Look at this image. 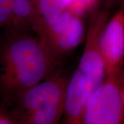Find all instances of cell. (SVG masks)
<instances>
[{"mask_svg": "<svg viewBox=\"0 0 124 124\" xmlns=\"http://www.w3.org/2000/svg\"><path fill=\"white\" fill-rule=\"evenodd\" d=\"M84 124H124V62L106 75L89 99Z\"/></svg>", "mask_w": 124, "mask_h": 124, "instance_id": "3957f363", "label": "cell"}, {"mask_svg": "<svg viewBox=\"0 0 124 124\" xmlns=\"http://www.w3.org/2000/svg\"><path fill=\"white\" fill-rule=\"evenodd\" d=\"M85 33L84 18L66 8L57 21L39 37L57 65L61 59L73 52L83 42Z\"/></svg>", "mask_w": 124, "mask_h": 124, "instance_id": "277c9868", "label": "cell"}, {"mask_svg": "<svg viewBox=\"0 0 124 124\" xmlns=\"http://www.w3.org/2000/svg\"><path fill=\"white\" fill-rule=\"evenodd\" d=\"M13 0H0V29L8 22Z\"/></svg>", "mask_w": 124, "mask_h": 124, "instance_id": "7c38bea8", "label": "cell"}, {"mask_svg": "<svg viewBox=\"0 0 124 124\" xmlns=\"http://www.w3.org/2000/svg\"><path fill=\"white\" fill-rule=\"evenodd\" d=\"M95 90L90 80L77 67L67 85L63 114L66 124H83L88 102Z\"/></svg>", "mask_w": 124, "mask_h": 124, "instance_id": "52a82bcc", "label": "cell"}, {"mask_svg": "<svg viewBox=\"0 0 124 124\" xmlns=\"http://www.w3.org/2000/svg\"><path fill=\"white\" fill-rule=\"evenodd\" d=\"M55 66L39 36L5 31L0 38V106L13 107L21 94L52 75Z\"/></svg>", "mask_w": 124, "mask_h": 124, "instance_id": "6da1fadb", "label": "cell"}, {"mask_svg": "<svg viewBox=\"0 0 124 124\" xmlns=\"http://www.w3.org/2000/svg\"><path fill=\"white\" fill-rule=\"evenodd\" d=\"M35 16L31 30L42 37L57 21L66 6L62 0H33Z\"/></svg>", "mask_w": 124, "mask_h": 124, "instance_id": "ba28073f", "label": "cell"}, {"mask_svg": "<svg viewBox=\"0 0 124 124\" xmlns=\"http://www.w3.org/2000/svg\"><path fill=\"white\" fill-rule=\"evenodd\" d=\"M0 124H20V116L14 108L0 106Z\"/></svg>", "mask_w": 124, "mask_h": 124, "instance_id": "8fae6325", "label": "cell"}, {"mask_svg": "<svg viewBox=\"0 0 124 124\" xmlns=\"http://www.w3.org/2000/svg\"><path fill=\"white\" fill-rule=\"evenodd\" d=\"M35 16L33 0H13L5 31L26 32L32 28Z\"/></svg>", "mask_w": 124, "mask_h": 124, "instance_id": "9c48e42d", "label": "cell"}, {"mask_svg": "<svg viewBox=\"0 0 124 124\" xmlns=\"http://www.w3.org/2000/svg\"><path fill=\"white\" fill-rule=\"evenodd\" d=\"M122 7H124V0H121V6Z\"/></svg>", "mask_w": 124, "mask_h": 124, "instance_id": "5bb4252c", "label": "cell"}, {"mask_svg": "<svg viewBox=\"0 0 124 124\" xmlns=\"http://www.w3.org/2000/svg\"><path fill=\"white\" fill-rule=\"evenodd\" d=\"M110 1H111V0H102V1H106L107 4H108V3H109V2H110Z\"/></svg>", "mask_w": 124, "mask_h": 124, "instance_id": "9a60e30c", "label": "cell"}, {"mask_svg": "<svg viewBox=\"0 0 124 124\" xmlns=\"http://www.w3.org/2000/svg\"><path fill=\"white\" fill-rule=\"evenodd\" d=\"M100 50L106 75L116 70L124 62V7L109 18L100 37Z\"/></svg>", "mask_w": 124, "mask_h": 124, "instance_id": "8992f818", "label": "cell"}, {"mask_svg": "<svg viewBox=\"0 0 124 124\" xmlns=\"http://www.w3.org/2000/svg\"><path fill=\"white\" fill-rule=\"evenodd\" d=\"M62 1H63V3L64 4L65 6H66V5H67V4H68V0H62Z\"/></svg>", "mask_w": 124, "mask_h": 124, "instance_id": "4fadbf2b", "label": "cell"}, {"mask_svg": "<svg viewBox=\"0 0 124 124\" xmlns=\"http://www.w3.org/2000/svg\"><path fill=\"white\" fill-rule=\"evenodd\" d=\"M102 0H68L66 9L81 17L90 15L96 10Z\"/></svg>", "mask_w": 124, "mask_h": 124, "instance_id": "30bf717a", "label": "cell"}, {"mask_svg": "<svg viewBox=\"0 0 124 124\" xmlns=\"http://www.w3.org/2000/svg\"><path fill=\"white\" fill-rule=\"evenodd\" d=\"M107 9L98 8L90 15L83 53L77 68L97 89L106 77V68L100 50V37L110 18Z\"/></svg>", "mask_w": 124, "mask_h": 124, "instance_id": "5b68a950", "label": "cell"}, {"mask_svg": "<svg viewBox=\"0 0 124 124\" xmlns=\"http://www.w3.org/2000/svg\"><path fill=\"white\" fill-rule=\"evenodd\" d=\"M69 78L65 72H57L21 94L15 103L20 124L59 123Z\"/></svg>", "mask_w": 124, "mask_h": 124, "instance_id": "7a4b0ae2", "label": "cell"}]
</instances>
